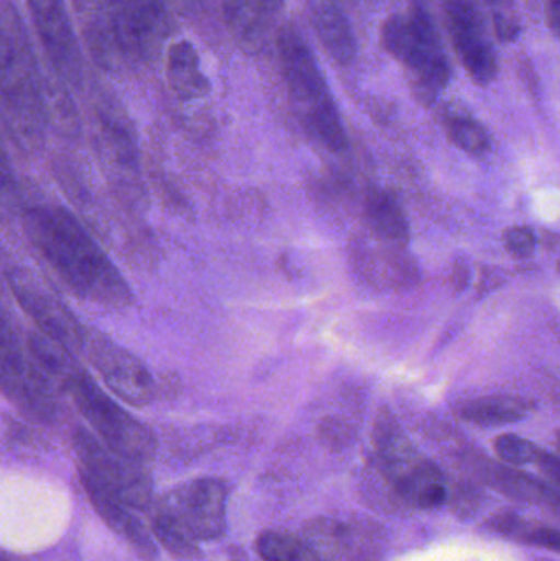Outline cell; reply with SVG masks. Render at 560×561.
Segmentation results:
<instances>
[{
    "label": "cell",
    "instance_id": "cell-4",
    "mask_svg": "<svg viewBox=\"0 0 560 561\" xmlns=\"http://www.w3.org/2000/svg\"><path fill=\"white\" fill-rule=\"evenodd\" d=\"M279 59L289 99L306 130L331 151L347 148V135L331 89L305 36L293 25L278 33Z\"/></svg>",
    "mask_w": 560,
    "mask_h": 561
},
{
    "label": "cell",
    "instance_id": "cell-26",
    "mask_svg": "<svg viewBox=\"0 0 560 561\" xmlns=\"http://www.w3.org/2000/svg\"><path fill=\"white\" fill-rule=\"evenodd\" d=\"M101 125L105 140H107L108 147L112 148L121 164L130 168V170L137 167V148H135L130 130L121 121L107 114L101 115Z\"/></svg>",
    "mask_w": 560,
    "mask_h": 561
},
{
    "label": "cell",
    "instance_id": "cell-3",
    "mask_svg": "<svg viewBox=\"0 0 560 561\" xmlns=\"http://www.w3.org/2000/svg\"><path fill=\"white\" fill-rule=\"evenodd\" d=\"M150 523L155 537L168 552L193 559L203 543L226 534V484L214 478L181 484L153 504Z\"/></svg>",
    "mask_w": 560,
    "mask_h": 561
},
{
    "label": "cell",
    "instance_id": "cell-6",
    "mask_svg": "<svg viewBox=\"0 0 560 561\" xmlns=\"http://www.w3.org/2000/svg\"><path fill=\"white\" fill-rule=\"evenodd\" d=\"M58 386L107 447L141 465L153 460L157 440L150 428L105 394L81 365L76 363Z\"/></svg>",
    "mask_w": 560,
    "mask_h": 561
},
{
    "label": "cell",
    "instance_id": "cell-32",
    "mask_svg": "<svg viewBox=\"0 0 560 561\" xmlns=\"http://www.w3.org/2000/svg\"><path fill=\"white\" fill-rule=\"evenodd\" d=\"M286 0H256V5L266 12H279L285 5Z\"/></svg>",
    "mask_w": 560,
    "mask_h": 561
},
{
    "label": "cell",
    "instance_id": "cell-18",
    "mask_svg": "<svg viewBox=\"0 0 560 561\" xmlns=\"http://www.w3.org/2000/svg\"><path fill=\"white\" fill-rule=\"evenodd\" d=\"M78 15L82 20V33L91 53L102 66L108 65L112 58V46L117 45L111 20H108L105 0H71Z\"/></svg>",
    "mask_w": 560,
    "mask_h": 561
},
{
    "label": "cell",
    "instance_id": "cell-11",
    "mask_svg": "<svg viewBox=\"0 0 560 561\" xmlns=\"http://www.w3.org/2000/svg\"><path fill=\"white\" fill-rule=\"evenodd\" d=\"M84 355L107 388L127 404L145 408L157 398V385L147 366L108 336L89 330Z\"/></svg>",
    "mask_w": 560,
    "mask_h": 561
},
{
    "label": "cell",
    "instance_id": "cell-8",
    "mask_svg": "<svg viewBox=\"0 0 560 561\" xmlns=\"http://www.w3.org/2000/svg\"><path fill=\"white\" fill-rule=\"evenodd\" d=\"M72 445L79 461V477L88 478L125 506L134 510L151 506L153 484L145 465L112 450L85 428L75 432Z\"/></svg>",
    "mask_w": 560,
    "mask_h": 561
},
{
    "label": "cell",
    "instance_id": "cell-15",
    "mask_svg": "<svg viewBox=\"0 0 560 561\" xmlns=\"http://www.w3.org/2000/svg\"><path fill=\"white\" fill-rule=\"evenodd\" d=\"M81 478L82 488L88 494L94 510L98 511L99 516L102 517L105 524L114 530L117 536H121L128 546L134 549L141 559L153 561L157 559V547L151 540L150 534L147 533L140 520L128 513L130 507L125 506L117 497L108 494L107 491L99 488L98 484L92 483L88 478Z\"/></svg>",
    "mask_w": 560,
    "mask_h": 561
},
{
    "label": "cell",
    "instance_id": "cell-31",
    "mask_svg": "<svg viewBox=\"0 0 560 561\" xmlns=\"http://www.w3.org/2000/svg\"><path fill=\"white\" fill-rule=\"evenodd\" d=\"M538 463L548 471L549 477L555 478V480L560 483V458L552 457V455L542 451Z\"/></svg>",
    "mask_w": 560,
    "mask_h": 561
},
{
    "label": "cell",
    "instance_id": "cell-24",
    "mask_svg": "<svg viewBox=\"0 0 560 561\" xmlns=\"http://www.w3.org/2000/svg\"><path fill=\"white\" fill-rule=\"evenodd\" d=\"M447 131H449L454 145H457L460 150L467 151V153L476 154V157L487 153L490 150V145H492L482 124L466 114L450 115L449 121H447Z\"/></svg>",
    "mask_w": 560,
    "mask_h": 561
},
{
    "label": "cell",
    "instance_id": "cell-13",
    "mask_svg": "<svg viewBox=\"0 0 560 561\" xmlns=\"http://www.w3.org/2000/svg\"><path fill=\"white\" fill-rule=\"evenodd\" d=\"M115 42L122 51L150 58L170 33L163 0H105Z\"/></svg>",
    "mask_w": 560,
    "mask_h": 561
},
{
    "label": "cell",
    "instance_id": "cell-5",
    "mask_svg": "<svg viewBox=\"0 0 560 561\" xmlns=\"http://www.w3.org/2000/svg\"><path fill=\"white\" fill-rule=\"evenodd\" d=\"M385 51L404 66L418 101L431 105L450 81V66L436 25L420 5L395 13L381 28Z\"/></svg>",
    "mask_w": 560,
    "mask_h": 561
},
{
    "label": "cell",
    "instance_id": "cell-14",
    "mask_svg": "<svg viewBox=\"0 0 560 561\" xmlns=\"http://www.w3.org/2000/svg\"><path fill=\"white\" fill-rule=\"evenodd\" d=\"M26 7L55 71L68 81L78 82L81 78V53L65 0H26Z\"/></svg>",
    "mask_w": 560,
    "mask_h": 561
},
{
    "label": "cell",
    "instance_id": "cell-19",
    "mask_svg": "<svg viewBox=\"0 0 560 561\" xmlns=\"http://www.w3.org/2000/svg\"><path fill=\"white\" fill-rule=\"evenodd\" d=\"M367 214L372 226L385 239L398 243L408 242L410 239V226L393 194L374 191L367 199Z\"/></svg>",
    "mask_w": 560,
    "mask_h": 561
},
{
    "label": "cell",
    "instance_id": "cell-25",
    "mask_svg": "<svg viewBox=\"0 0 560 561\" xmlns=\"http://www.w3.org/2000/svg\"><path fill=\"white\" fill-rule=\"evenodd\" d=\"M259 9L260 5L250 0H230L227 3V23L240 42H259V36L262 35V16Z\"/></svg>",
    "mask_w": 560,
    "mask_h": 561
},
{
    "label": "cell",
    "instance_id": "cell-27",
    "mask_svg": "<svg viewBox=\"0 0 560 561\" xmlns=\"http://www.w3.org/2000/svg\"><path fill=\"white\" fill-rule=\"evenodd\" d=\"M495 450L503 461L515 467L538 463L542 454L533 442L513 434L500 435L495 440Z\"/></svg>",
    "mask_w": 560,
    "mask_h": 561
},
{
    "label": "cell",
    "instance_id": "cell-9",
    "mask_svg": "<svg viewBox=\"0 0 560 561\" xmlns=\"http://www.w3.org/2000/svg\"><path fill=\"white\" fill-rule=\"evenodd\" d=\"M2 388L20 411L36 421H55L52 385L28 348H23L9 317L2 320Z\"/></svg>",
    "mask_w": 560,
    "mask_h": 561
},
{
    "label": "cell",
    "instance_id": "cell-17",
    "mask_svg": "<svg viewBox=\"0 0 560 561\" xmlns=\"http://www.w3.org/2000/svg\"><path fill=\"white\" fill-rule=\"evenodd\" d=\"M167 75L180 101H197L210 92L209 79L201 69L199 55L186 39L174 43L168 51Z\"/></svg>",
    "mask_w": 560,
    "mask_h": 561
},
{
    "label": "cell",
    "instance_id": "cell-22",
    "mask_svg": "<svg viewBox=\"0 0 560 561\" xmlns=\"http://www.w3.org/2000/svg\"><path fill=\"white\" fill-rule=\"evenodd\" d=\"M528 405L519 399L483 398L469 402L462 409V417L480 425H502L522 421Z\"/></svg>",
    "mask_w": 560,
    "mask_h": 561
},
{
    "label": "cell",
    "instance_id": "cell-2",
    "mask_svg": "<svg viewBox=\"0 0 560 561\" xmlns=\"http://www.w3.org/2000/svg\"><path fill=\"white\" fill-rule=\"evenodd\" d=\"M0 88L3 117L13 137L25 147H36L48 121V104L28 33L9 0H3L0 25Z\"/></svg>",
    "mask_w": 560,
    "mask_h": 561
},
{
    "label": "cell",
    "instance_id": "cell-12",
    "mask_svg": "<svg viewBox=\"0 0 560 561\" xmlns=\"http://www.w3.org/2000/svg\"><path fill=\"white\" fill-rule=\"evenodd\" d=\"M444 20L454 49L470 78L480 85L495 81L499 72L495 48L472 0H446Z\"/></svg>",
    "mask_w": 560,
    "mask_h": 561
},
{
    "label": "cell",
    "instance_id": "cell-10",
    "mask_svg": "<svg viewBox=\"0 0 560 561\" xmlns=\"http://www.w3.org/2000/svg\"><path fill=\"white\" fill-rule=\"evenodd\" d=\"M10 289L19 306L36 323L43 335L59 343L71 353H84L89 329L53 294L42 280L22 268L7 273Z\"/></svg>",
    "mask_w": 560,
    "mask_h": 561
},
{
    "label": "cell",
    "instance_id": "cell-23",
    "mask_svg": "<svg viewBox=\"0 0 560 561\" xmlns=\"http://www.w3.org/2000/svg\"><path fill=\"white\" fill-rule=\"evenodd\" d=\"M490 524L495 533L503 534V536L512 537V539L528 543V546L560 552V530L528 523L515 514H500V516L493 517Z\"/></svg>",
    "mask_w": 560,
    "mask_h": 561
},
{
    "label": "cell",
    "instance_id": "cell-30",
    "mask_svg": "<svg viewBox=\"0 0 560 561\" xmlns=\"http://www.w3.org/2000/svg\"><path fill=\"white\" fill-rule=\"evenodd\" d=\"M546 16H548L549 28L560 42V0H548Z\"/></svg>",
    "mask_w": 560,
    "mask_h": 561
},
{
    "label": "cell",
    "instance_id": "cell-7",
    "mask_svg": "<svg viewBox=\"0 0 560 561\" xmlns=\"http://www.w3.org/2000/svg\"><path fill=\"white\" fill-rule=\"evenodd\" d=\"M378 461L388 483L407 503L433 510L446 501V486L439 470L418 457L397 425L380 422L375 432Z\"/></svg>",
    "mask_w": 560,
    "mask_h": 561
},
{
    "label": "cell",
    "instance_id": "cell-16",
    "mask_svg": "<svg viewBox=\"0 0 560 561\" xmlns=\"http://www.w3.org/2000/svg\"><path fill=\"white\" fill-rule=\"evenodd\" d=\"M311 22L319 42L339 65H351L357 55L354 30L335 0H312Z\"/></svg>",
    "mask_w": 560,
    "mask_h": 561
},
{
    "label": "cell",
    "instance_id": "cell-1",
    "mask_svg": "<svg viewBox=\"0 0 560 561\" xmlns=\"http://www.w3.org/2000/svg\"><path fill=\"white\" fill-rule=\"evenodd\" d=\"M23 227L39 255L76 296L115 309L132 306V287L68 210L30 207L23 214Z\"/></svg>",
    "mask_w": 560,
    "mask_h": 561
},
{
    "label": "cell",
    "instance_id": "cell-28",
    "mask_svg": "<svg viewBox=\"0 0 560 561\" xmlns=\"http://www.w3.org/2000/svg\"><path fill=\"white\" fill-rule=\"evenodd\" d=\"M493 22L496 35L502 42H513L522 30L513 0H493Z\"/></svg>",
    "mask_w": 560,
    "mask_h": 561
},
{
    "label": "cell",
    "instance_id": "cell-33",
    "mask_svg": "<svg viewBox=\"0 0 560 561\" xmlns=\"http://www.w3.org/2000/svg\"><path fill=\"white\" fill-rule=\"evenodd\" d=\"M558 268H559V272H560V260H559V263H558Z\"/></svg>",
    "mask_w": 560,
    "mask_h": 561
},
{
    "label": "cell",
    "instance_id": "cell-29",
    "mask_svg": "<svg viewBox=\"0 0 560 561\" xmlns=\"http://www.w3.org/2000/svg\"><path fill=\"white\" fill-rule=\"evenodd\" d=\"M505 247L512 255L529 259L536 250L535 232L528 227H513L506 230Z\"/></svg>",
    "mask_w": 560,
    "mask_h": 561
},
{
    "label": "cell",
    "instance_id": "cell-20",
    "mask_svg": "<svg viewBox=\"0 0 560 561\" xmlns=\"http://www.w3.org/2000/svg\"><path fill=\"white\" fill-rule=\"evenodd\" d=\"M256 552L265 561H325L308 539L286 530L260 534Z\"/></svg>",
    "mask_w": 560,
    "mask_h": 561
},
{
    "label": "cell",
    "instance_id": "cell-21",
    "mask_svg": "<svg viewBox=\"0 0 560 561\" xmlns=\"http://www.w3.org/2000/svg\"><path fill=\"white\" fill-rule=\"evenodd\" d=\"M493 483L510 496L519 497L523 501L538 504L551 513L560 516V493L555 488L546 486L535 478L522 473H513L510 470H499L493 473Z\"/></svg>",
    "mask_w": 560,
    "mask_h": 561
}]
</instances>
